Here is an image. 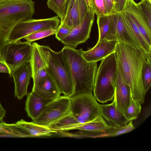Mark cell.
Instances as JSON below:
<instances>
[{
	"instance_id": "obj_39",
	"label": "cell",
	"mask_w": 151,
	"mask_h": 151,
	"mask_svg": "<svg viewBox=\"0 0 151 151\" xmlns=\"http://www.w3.org/2000/svg\"><path fill=\"white\" fill-rule=\"evenodd\" d=\"M6 111L1 104L0 102V122L3 121V119L5 116Z\"/></svg>"
},
{
	"instance_id": "obj_25",
	"label": "cell",
	"mask_w": 151,
	"mask_h": 151,
	"mask_svg": "<svg viewBox=\"0 0 151 151\" xmlns=\"http://www.w3.org/2000/svg\"><path fill=\"white\" fill-rule=\"evenodd\" d=\"M68 0H47L48 7L55 13L59 18L60 22L65 17Z\"/></svg>"
},
{
	"instance_id": "obj_23",
	"label": "cell",
	"mask_w": 151,
	"mask_h": 151,
	"mask_svg": "<svg viewBox=\"0 0 151 151\" xmlns=\"http://www.w3.org/2000/svg\"><path fill=\"white\" fill-rule=\"evenodd\" d=\"M0 124V137H30L27 132L16 123L8 124L2 121Z\"/></svg>"
},
{
	"instance_id": "obj_17",
	"label": "cell",
	"mask_w": 151,
	"mask_h": 151,
	"mask_svg": "<svg viewBox=\"0 0 151 151\" xmlns=\"http://www.w3.org/2000/svg\"><path fill=\"white\" fill-rule=\"evenodd\" d=\"M121 13L122 22L130 35L139 46L145 55L151 53V46L142 36L129 14L126 11Z\"/></svg>"
},
{
	"instance_id": "obj_9",
	"label": "cell",
	"mask_w": 151,
	"mask_h": 151,
	"mask_svg": "<svg viewBox=\"0 0 151 151\" xmlns=\"http://www.w3.org/2000/svg\"><path fill=\"white\" fill-rule=\"evenodd\" d=\"M70 99L60 96L47 104L32 122L49 127L70 113Z\"/></svg>"
},
{
	"instance_id": "obj_10",
	"label": "cell",
	"mask_w": 151,
	"mask_h": 151,
	"mask_svg": "<svg viewBox=\"0 0 151 151\" xmlns=\"http://www.w3.org/2000/svg\"><path fill=\"white\" fill-rule=\"evenodd\" d=\"M94 13L89 11L83 22L72 29L70 34L60 41L65 46L75 48L85 42L90 37L91 28L94 20Z\"/></svg>"
},
{
	"instance_id": "obj_28",
	"label": "cell",
	"mask_w": 151,
	"mask_h": 151,
	"mask_svg": "<svg viewBox=\"0 0 151 151\" xmlns=\"http://www.w3.org/2000/svg\"><path fill=\"white\" fill-rule=\"evenodd\" d=\"M141 105L137 100L133 99L130 105L124 114L128 122L137 119L141 111Z\"/></svg>"
},
{
	"instance_id": "obj_32",
	"label": "cell",
	"mask_w": 151,
	"mask_h": 151,
	"mask_svg": "<svg viewBox=\"0 0 151 151\" xmlns=\"http://www.w3.org/2000/svg\"><path fill=\"white\" fill-rule=\"evenodd\" d=\"M138 4L148 24L151 27V3L147 1L142 0Z\"/></svg>"
},
{
	"instance_id": "obj_26",
	"label": "cell",
	"mask_w": 151,
	"mask_h": 151,
	"mask_svg": "<svg viewBox=\"0 0 151 151\" xmlns=\"http://www.w3.org/2000/svg\"><path fill=\"white\" fill-rule=\"evenodd\" d=\"M111 15L97 16V22L99 31V39H106L110 27L111 19Z\"/></svg>"
},
{
	"instance_id": "obj_21",
	"label": "cell",
	"mask_w": 151,
	"mask_h": 151,
	"mask_svg": "<svg viewBox=\"0 0 151 151\" xmlns=\"http://www.w3.org/2000/svg\"><path fill=\"white\" fill-rule=\"evenodd\" d=\"M112 127H114L108 124L102 116L100 115L90 121L72 125L67 128L65 132L78 129L88 132H99L106 130Z\"/></svg>"
},
{
	"instance_id": "obj_27",
	"label": "cell",
	"mask_w": 151,
	"mask_h": 151,
	"mask_svg": "<svg viewBox=\"0 0 151 151\" xmlns=\"http://www.w3.org/2000/svg\"><path fill=\"white\" fill-rule=\"evenodd\" d=\"M79 123L70 113L49 128L58 132H62L68 127Z\"/></svg>"
},
{
	"instance_id": "obj_38",
	"label": "cell",
	"mask_w": 151,
	"mask_h": 151,
	"mask_svg": "<svg viewBox=\"0 0 151 151\" xmlns=\"http://www.w3.org/2000/svg\"><path fill=\"white\" fill-rule=\"evenodd\" d=\"M0 73H4L11 74V71L8 66L4 63L0 62Z\"/></svg>"
},
{
	"instance_id": "obj_29",
	"label": "cell",
	"mask_w": 151,
	"mask_h": 151,
	"mask_svg": "<svg viewBox=\"0 0 151 151\" xmlns=\"http://www.w3.org/2000/svg\"><path fill=\"white\" fill-rule=\"evenodd\" d=\"M57 29H50L40 30L30 34L24 38L27 41L32 42L55 34Z\"/></svg>"
},
{
	"instance_id": "obj_16",
	"label": "cell",
	"mask_w": 151,
	"mask_h": 151,
	"mask_svg": "<svg viewBox=\"0 0 151 151\" xmlns=\"http://www.w3.org/2000/svg\"><path fill=\"white\" fill-rule=\"evenodd\" d=\"M126 11L129 14L141 34L151 46V27L142 14L138 3L130 0Z\"/></svg>"
},
{
	"instance_id": "obj_12",
	"label": "cell",
	"mask_w": 151,
	"mask_h": 151,
	"mask_svg": "<svg viewBox=\"0 0 151 151\" xmlns=\"http://www.w3.org/2000/svg\"><path fill=\"white\" fill-rule=\"evenodd\" d=\"M114 90L113 101L116 108L124 114L133 98L129 86L122 77L118 63L117 78Z\"/></svg>"
},
{
	"instance_id": "obj_3",
	"label": "cell",
	"mask_w": 151,
	"mask_h": 151,
	"mask_svg": "<svg viewBox=\"0 0 151 151\" xmlns=\"http://www.w3.org/2000/svg\"><path fill=\"white\" fill-rule=\"evenodd\" d=\"M32 0H0V52L14 27L35 13Z\"/></svg>"
},
{
	"instance_id": "obj_42",
	"label": "cell",
	"mask_w": 151,
	"mask_h": 151,
	"mask_svg": "<svg viewBox=\"0 0 151 151\" xmlns=\"http://www.w3.org/2000/svg\"><path fill=\"white\" fill-rule=\"evenodd\" d=\"M114 0V2L115 3V4H116V2L117 1V0Z\"/></svg>"
},
{
	"instance_id": "obj_2",
	"label": "cell",
	"mask_w": 151,
	"mask_h": 151,
	"mask_svg": "<svg viewBox=\"0 0 151 151\" xmlns=\"http://www.w3.org/2000/svg\"><path fill=\"white\" fill-rule=\"evenodd\" d=\"M82 50L66 46L62 49L70 68L74 85V95L92 93L98 68L97 62H88L84 58Z\"/></svg>"
},
{
	"instance_id": "obj_24",
	"label": "cell",
	"mask_w": 151,
	"mask_h": 151,
	"mask_svg": "<svg viewBox=\"0 0 151 151\" xmlns=\"http://www.w3.org/2000/svg\"><path fill=\"white\" fill-rule=\"evenodd\" d=\"M37 44V43L35 42L32 43V50L30 63L32 77L39 69L46 67V64L39 51Z\"/></svg>"
},
{
	"instance_id": "obj_18",
	"label": "cell",
	"mask_w": 151,
	"mask_h": 151,
	"mask_svg": "<svg viewBox=\"0 0 151 151\" xmlns=\"http://www.w3.org/2000/svg\"><path fill=\"white\" fill-rule=\"evenodd\" d=\"M101 115L106 122L110 125L115 127L124 126L128 122L124 114L117 109L113 101L108 104H99Z\"/></svg>"
},
{
	"instance_id": "obj_43",
	"label": "cell",
	"mask_w": 151,
	"mask_h": 151,
	"mask_svg": "<svg viewBox=\"0 0 151 151\" xmlns=\"http://www.w3.org/2000/svg\"><path fill=\"white\" fill-rule=\"evenodd\" d=\"M0 123H1V122H0V127H1V124H0Z\"/></svg>"
},
{
	"instance_id": "obj_1",
	"label": "cell",
	"mask_w": 151,
	"mask_h": 151,
	"mask_svg": "<svg viewBox=\"0 0 151 151\" xmlns=\"http://www.w3.org/2000/svg\"><path fill=\"white\" fill-rule=\"evenodd\" d=\"M115 52L122 76L133 98L143 104L146 94L142 79V68L146 62L145 54L139 49L121 42H118Z\"/></svg>"
},
{
	"instance_id": "obj_14",
	"label": "cell",
	"mask_w": 151,
	"mask_h": 151,
	"mask_svg": "<svg viewBox=\"0 0 151 151\" xmlns=\"http://www.w3.org/2000/svg\"><path fill=\"white\" fill-rule=\"evenodd\" d=\"M91 9L89 0H75L60 24L72 29L83 22Z\"/></svg>"
},
{
	"instance_id": "obj_19",
	"label": "cell",
	"mask_w": 151,
	"mask_h": 151,
	"mask_svg": "<svg viewBox=\"0 0 151 151\" xmlns=\"http://www.w3.org/2000/svg\"><path fill=\"white\" fill-rule=\"evenodd\" d=\"M32 91L43 99L51 100L57 99L61 94L55 81L49 74L45 78L33 84Z\"/></svg>"
},
{
	"instance_id": "obj_6",
	"label": "cell",
	"mask_w": 151,
	"mask_h": 151,
	"mask_svg": "<svg viewBox=\"0 0 151 151\" xmlns=\"http://www.w3.org/2000/svg\"><path fill=\"white\" fill-rule=\"evenodd\" d=\"M70 99V113L80 123L90 121L101 115L99 104L92 93L75 94Z\"/></svg>"
},
{
	"instance_id": "obj_20",
	"label": "cell",
	"mask_w": 151,
	"mask_h": 151,
	"mask_svg": "<svg viewBox=\"0 0 151 151\" xmlns=\"http://www.w3.org/2000/svg\"><path fill=\"white\" fill-rule=\"evenodd\" d=\"M52 101L43 99L32 91L27 94L26 101L25 109L28 116L34 120Z\"/></svg>"
},
{
	"instance_id": "obj_22",
	"label": "cell",
	"mask_w": 151,
	"mask_h": 151,
	"mask_svg": "<svg viewBox=\"0 0 151 151\" xmlns=\"http://www.w3.org/2000/svg\"><path fill=\"white\" fill-rule=\"evenodd\" d=\"M16 124L27 132L30 137H50L53 133L58 132L49 127L23 119L18 121Z\"/></svg>"
},
{
	"instance_id": "obj_31",
	"label": "cell",
	"mask_w": 151,
	"mask_h": 151,
	"mask_svg": "<svg viewBox=\"0 0 151 151\" xmlns=\"http://www.w3.org/2000/svg\"><path fill=\"white\" fill-rule=\"evenodd\" d=\"M91 9L97 16L107 15L104 0H89Z\"/></svg>"
},
{
	"instance_id": "obj_13",
	"label": "cell",
	"mask_w": 151,
	"mask_h": 151,
	"mask_svg": "<svg viewBox=\"0 0 151 151\" xmlns=\"http://www.w3.org/2000/svg\"><path fill=\"white\" fill-rule=\"evenodd\" d=\"M14 83V95L19 99L27 94V87L32 77L30 61L22 64L11 72Z\"/></svg>"
},
{
	"instance_id": "obj_15",
	"label": "cell",
	"mask_w": 151,
	"mask_h": 151,
	"mask_svg": "<svg viewBox=\"0 0 151 151\" xmlns=\"http://www.w3.org/2000/svg\"><path fill=\"white\" fill-rule=\"evenodd\" d=\"M114 40L106 39L98 40L96 45L87 51H82L84 58L88 62L101 61L110 54L115 52L118 43Z\"/></svg>"
},
{
	"instance_id": "obj_8",
	"label": "cell",
	"mask_w": 151,
	"mask_h": 151,
	"mask_svg": "<svg viewBox=\"0 0 151 151\" xmlns=\"http://www.w3.org/2000/svg\"><path fill=\"white\" fill-rule=\"evenodd\" d=\"M60 23V19L57 16L47 18H32L24 20L19 23L13 29L9 36L8 43L20 40L40 30L50 29H56Z\"/></svg>"
},
{
	"instance_id": "obj_40",
	"label": "cell",
	"mask_w": 151,
	"mask_h": 151,
	"mask_svg": "<svg viewBox=\"0 0 151 151\" xmlns=\"http://www.w3.org/2000/svg\"><path fill=\"white\" fill-rule=\"evenodd\" d=\"M75 1V0H68L67 4L66 14L74 4Z\"/></svg>"
},
{
	"instance_id": "obj_7",
	"label": "cell",
	"mask_w": 151,
	"mask_h": 151,
	"mask_svg": "<svg viewBox=\"0 0 151 151\" xmlns=\"http://www.w3.org/2000/svg\"><path fill=\"white\" fill-rule=\"evenodd\" d=\"M32 50L31 42H22L19 40L8 42L1 50L0 62L5 63L12 72L22 64L30 61Z\"/></svg>"
},
{
	"instance_id": "obj_36",
	"label": "cell",
	"mask_w": 151,
	"mask_h": 151,
	"mask_svg": "<svg viewBox=\"0 0 151 151\" xmlns=\"http://www.w3.org/2000/svg\"><path fill=\"white\" fill-rule=\"evenodd\" d=\"M130 0H117L115 4L117 12H122L125 11L129 5Z\"/></svg>"
},
{
	"instance_id": "obj_41",
	"label": "cell",
	"mask_w": 151,
	"mask_h": 151,
	"mask_svg": "<svg viewBox=\"0 0 151 151\" xmlns=\"http://www.w3.org/2000/svg\"><path fill=\"white\" fill-rule=\"evenodd\" d=\"M146 0V1H147L148 2H149L150 3H151V0Z\"/></svg>"
},
{
	"instance_id": "obj_33",
	"label": "cell",
	"mask_w": 151,
	"mask_h": 151,
	"mask_svg": "<svg viewBox=\"0 0 151 151\" xmlns=\"http://www.w3.org/2000/svg\"><path fill=\"white\" fill-rule=\"evenodd\" d=\"M72 29L62 24H60L55 34V37L59 41L68 36Z\"/></svg>"
},
{
	"instance_id": "obj_35",
	"label": "cell",
	"mask_w": 151,
	"mask_h": 151,
	"mask_svg": "<svg viewBox=\"0 0 151 151\" xmlns=\"http://www.w3.org/2000/svg\"><path fill=\"white\" fill-rule=\"evenodd\" d=\"M104 1L107 15H112L117 12L114 0H104Z\"/></svg>"
},
{
	"instance_id": "obj_37",
	"label": "cell",
	"mask_w": 151,
	"mask_h": 151,
	"mask_svg": "<svg viewBox=\"0 0 151 151\" xmlns=\"http://www.w3.org/2000/svg\"><path fill=\"white\" fill-rule=\"evenodd\" d=\"M151 113V106L150 103L148 104L143 109V116L146 120L150 116Z\"/></svg>"
},
{
	"instance_id": "obj_11",
	"label": "cell",
	"mask_w": 151,
	"mask_h": 151,
	"mask_svg": "<svg viewBox=\"0 0 151 151\" xmlns=\"http://www.w3.org/2000/svg\"><path fill=\"white\" fill-rule=\"evenodd\" d=\"M106 39L127 44L142 51L125 27L122 21L121 12H117L112 15L110 27Z\"/></svg>"
},
{
	"instance_id": "obj_34",
	"label": "cell",
	"mask_w": 151,
	"mask_h": 151,
	"mask_svg": "<svg viewBox=\"0 0 151 151\" xmlns=\"http://www.w3.org/2000/svg\"><path fill=\"white\" fill-rule=\"evenodd\" d=\"M49 74L46 67L39 69L32 77L33 80V84H35L45 78Z\"/></svg>"
},
{
	"instance_id": "obj_4",
	"label": "cell",
	"mask_w": 151,
	"mask_h": 151,
	"mask_svg": "<svg viewBox=\"0 0 151 151\" xmlns=\"http://www.w3.org/2000/svg\"><path fill=\"white\" fill-rule=\"evenodd\" d=\"M37 45L47 71L61 93L69 98L73 96L74 85L69 64L62 50L56 52L48 46Z\"/></svg>"
},
{
	"instance_id": "obj_5",
	"label": "cell",
	"mask_w": 151,
	"mask_h": 151,
	"mask_svg": "<svg viewBox=\"0 0 151 151\" xmlns=\"http://www.w3.org/2000/svg\"><path fill=\"white\" fill-rule=\"evenodd\" d=\"M117 69L115 52L101 60L97 68L93 90V95L97 101L103 104L113 100Z\"/></svg>"
},
{
	"instance_id": "obj_30",
	"label": "cell",
	"mask_w": 151,
	"mask_h": 151,
	"mask_svg": "<svg viewBox=\"0 0 151 151\" xmlns=\"http://www.w3.org/2000/svg\"><path fill=\"white\" fill-rule=\"evenodd\" d=\"M142 79L143 84L146 93L151 85V63L146 61L142 69Z\"/></svg>"
}]
</instances>
